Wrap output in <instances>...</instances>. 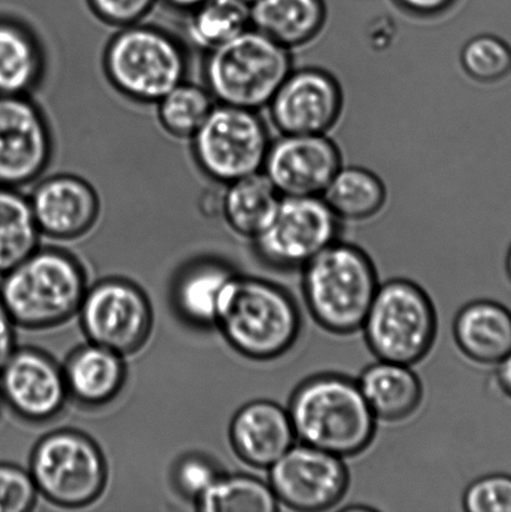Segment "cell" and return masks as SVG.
<instances>
[{"label":"cell","mask_w":511,"mask_h":512,"mask_svg":"<svg viewBox=\"0 0 511 512\" xmlns=\"http://www.w3.org/2000/svg\"><path fill=\"white\" fill-rule=\"evenodd\" d=\"M288 413L297 440L340 458L363 453L377 430L378 419L358 381L343 375L304 381L294 391Z\"/></svg>","instance_id":"obj_1"},{"label":"cell","mask_w":511,"mask_h":512,"mask_svg":"<svg viewBox=\"0 0 511 512\" xmlns=\"http://www.w3.org/2000/svg\"><path fill=\"white\" fill-rule=\"evenodd\" d=\"M215 325L237 353L265 361L293 348L302 329V315L282 286L234 275L223 290Z\"/></svg>","instance_id":"obj_2"},{"label":"cell","mask_w":511,"mask_h":512,"mask_svg":"<svg viewBox=\"0 0 511 512\" xmlns=\"http://www.w3.org/2000/svg\"><path fill=\"white\" fill-rule=\"evenodd\" d=\"M303 270V295L310 315L329 333L362 329L379 283L373 260L357 245L335 240Z\"/></svg>","instance_id":"obj_3"},{"label":"cell","mask_w":511,"mask_h":512,"mask_svg":"<svg viewBox=\"0 0 511 512\" xmlns=\"http://www.w3.org/2000/svg\"><path fill=\"white\" fill-rule=\"evenodd\" d=\"M87 290V276L73 255L37 249L3 275L0 300L15 325L47 329L77 314Z\"/></svg>","instance_id":"obj_4"},{"label":"cell","mask_w":511,"mask_h":512,"mask_svg":"<svg viewBox=\"0 0 511 512\" xmlns=\"http://www.w3.org/2000/svg\"><path fill=\"white\" fill-rule=\"evenodd\" d=\"M208 53L204 77L209 93L232 107L267 108L293 70L292 50L254 28Z\"/></svg>","instance_id":"obj_5"},{"label":"cell","mask_w":511,"mask_h":512,"mask_svg":"<svg viewBox=\"0 0 511 512\" xmlns=\"http://www.w3.org/2000/svg\"><path fill=\"white\" fill-rule=\"evenodd\" d=\"M437 323L428 294L413 281L393 279L379 285L362 329L379 360L412 366L432 349Z\"/></svg>","instance_id":"obj_6"},{"label":"cell","mask_w":511,"mask_h":512,"mask_svg":"<svg viewBox=\"0 0 511 512\" xmlns=\"http://www.w3.org/2000/svg\"><path fill=\"white\" fill-rule=\"evenodd\" d=\"M104 65L114 87L140 103H158L187 74V59L177 40L148 25H130L115 35Z\"/></svg>","instance_id":"obj_7"},{"label":"cell","mask_w":511,"mask_h":512,"mask_svg":"<svg viewBox=\"0 0 511 512\" xmlns=\"http://www.w3.org/2000/svg\"><path fill=\"white\" fill-rule=\"evenodd\" d=\"M38 493L65 509L93 504L103 494L108 466L102 450L88 435L75 430H57L35 445L30 459Z\"/></svg>","instance_id":"obj_8"},{"label":"cell","mask_w":511,"mask_h":512,"mask_svg":"<svg viewBox=\"0 0 511 512\" xmlns=\"http://www.w3.org/2000/svg\"><path fill=\"white\" fill-rule=\"evenodd\" d=\"M272 140L258 110L220 104L194 134V157L209 178L229 184L263 172Z\"/></svg>","instance_id":"obj_9"},{"label":"cell","mask_w":511,"mask_h":512,"mask_svg":"<svg viewBox=\"0 0 511 512\" xmlns=\"http://www.w3.org/2000/svg\"><path fill=\"white\" fill-rule=\"evenodd\" d=\"M342 222L322 197H282L272 220L253 239L255 253L278 270H302L339 239Z\"/></svg>","instance_id":"obj_10"},{"label":"cell","mask_w":511,"mask_h":512,"mask_svg":"<svg viewBox=\"0 0 511 512\" xmlns=\"http://www.w3.org/2000/svg\"><path fill=\"white\" fill-rule=\"evenodd\" d=\"M78 313L90 343L122 356L137 353L152 334V305L129 280L99 281L87 290Z\"/></svg>","instance_id":"obj_11"},{"label":"cell","mask_w":511,"mask_h":512,"mask_svg":"<svg viewBox=\"0 0 511 512\" xmlns=\"http://www.w3.org/2000/svg\"><path fill=\"white\" fill-rule=\"evenodd\" d=\"M269 471V485L278 503L295 511L332 509L349 486L343 458L303 443L294 444Z\"/></svg>","instance_id":"obj_12"},{"label":"cell","mask_w":511,"mask_h":512,"mask_svg":"<svg viewBox=\"0 0 511 512\" xmlns=\"http://www.w3.org/2000/svg\"><path fill=\"white\" fill-rule=\"evenodd\" d=\"M342 84L320 67L294 69L268 104L279 134H328L344 112Z\"/></svg>","instance_id":"obj_13"},{"label":"cell","mask_w":511,"mask_h":512,"mask_svg":"<svg viewBox=\"0 0 511 512\" xmlns=\"http://www.w3.org/2000/svg\"><path fill=\"white\" fill-rule=\"evenodd\" d=\"M343 165L342 150L328 134H280L263 173L282 197H322Z\"/></svg>","instance_id":"obj_14"},{"label":"cell","mask_w":511,"mask_h":512,"mask_svg":"<svg viewBox=\"0 0 511 512\" xmlns=\"http://www.w3.org/2000/svg\"><path fill=\"white\" fill-rule=\"evenodd\" d=\"M52 137L44 115L25 95H0V187H24L47 169Z\"/></svg>","instance_id":"obj_15"},{"label":"cell","mask_w":511,"mask_h":512,"mask_svg":"<svg viewBox=\"0 0 511 512\" xmlns=\"http://www.w3.org/2000/svg\"><path fill=\"white\" fill-rule=\"evenodd\" d=\"M0 398L18 418L45 423L60 414L69 398L64 371L38 349H15L0 371Z\"/></svg>","instance_id":"obj_16"},{"label":"cell","mask_w":511,"mask_h":512,"mask_svg":"<svg viewBox=\"0 0 511 512\" xmlns=\"http://www.w3.org/2000/svg\"><path fill=\"white\" fill-rule=\"evenodd\" d=\"M30 205L40 233L53 239H75L93 228L99 199L87 180L62 174L45 179L34 189Z\"/></svg>","instance_id":"obj_17"},{"label":"cell","mask_w":511,"mask_h":512,"mask_svg":"<svg viewBox=\"0 0 511 512\" xmlns=\"http://www.w3.org/2000/svg\"><path fill=\"white\" fill-rule=\"evenodd\" d=\"M230 443L245 464L269 469L297 440L288 410L269 400L252 401L234 415Z\"/></svg>","instance_id":"obj_18"},{"label":"cell","mask_w":511,"mask_h":512,"mask_svg":"<svg viewBox=\"0 0 511 512\" xmlns=\"http://www.w3.org/2000/svg\"><path fill=\"white\" fill-rule=\"evenodd\" d=\"M63 371L69 398L88 408L109 404L127 379L123 356L93 343L73 351Z\"/></svg>","instance_id":"obj_19"},{"label":"cell","mask_w":511,"mask_h":512,"mask_svg":"<svg viewBox=\"0 0 511 512\" xmlns=\"http://www.w3.org/2000/svg\"><path fill=\"white\" fill-rule=\"evenodd\" d=\"M453 329L459 349L475 363L497 365L511 353V310L497 301L465 305Z\"/></svg>","instance_id":"obj_20"},{"label":"cell","mask_w":511,"mask_h":512,"mask_svg":"<svg viewBox=\"0 0 511 512\" xmlns=\"http://www.w3.org/2000/svg\"><path fill=\"white\" fill-rule=\"evenodd\" d=\"M250 18L252 28L293 52L322 34L328 8L324 0H258Z\"/></svg>","instance_id":"obj_21"},{"label":"cell","mask_w":511,"mask_h":512,"mask_svg":"<svg viewBox=\"0 0 511 512\" xmlns=\"http://www.w3.org/2000/svg\"><path fill=\"white\" fill-rule=\"evenodd\" d=\"M358 384L377 419L403 420L422 403L423 385L410 365L379 360L363 371Z\"/></svg>","instance_id":"obj_22"},{"label":"cell","mask_w":511,"mask_h":512,"mask_svg":"<svg viewBox=\"0 0 511 512\" xmlns=\"http://www.w3.org/2000/svg\"><path fill=\"white\" fill-rule=\"evenodd\" d=\"M235 274L214 260L188 265L173 286V304L180 318L200 326L215 325L223 290Z\"/></svg>","instance_id":"obj_23"},{"label":"cell","mask_w":511,"mask_h":512,"mask_svg":"<svg viewBox=\"0 0 511 512\" xmlns=\"http://www.w3.org/2000/svg\"><path fill=\"white\" fill-rule=\"evenodd\" d=\"M322 198L340 222H364L382 212L388 202V189L373 170L343 165Z\"/></svg>","instance_id":"obj_24"},{"label":"cell","mask_w":511,"mask_h":512,"mask_svg":"<svg viewBox=\"0 0 511 512\" xmlns=\"http://www.w3.org/2000/svg\"><path fill=\"white\" fill-rule=\"evenodd\" d=\"M222 209L233 232L254 239L272 220L282 195L263 172L227 184Z\"/></svg>","instance_id":"obj_25"},{"label":"cell","mask_w":511,"mask_h":512,"mask_svg":"<svg viewBox=\"0 0 511 512\" xmlns=\"http://www.w3.org/2000/svg\"><path fill=\"white\" fill-rule=\"evenodd\" d=\"M43 73V55L34 35L13 19L0 18V95H25Z\"/></svg>","instance_id":"obj_26"},{"label":"cell","mask_w":511,"mask_h":512,"mask_svg":"<svg viewBox=\"0 0 511 512\" xmlns=\"http://www.w3.org/2000/svg\"><path fill=\"white\" fill-rule=\"evenodd\" d=\"M40 234L29 199L17 189L0 187V275L38 249Z\"/></svg>","instance_id":"obj_27"},{"label":"cell","mask_w":511,"mask_h":512,"mask_svg":"<svg viewBox=\"0 0 511 512\" xmlns=\"http://www.w3.org/2000/svg\"><path fill=\"white\" fill-rule=\"evenodd\" d=\"M190 12L189 38L207 52L252 28L250 5L242 0H204Z\"/></svg>","instance_id":"obj_28"},{"label":"cell","mask_w":511,"mask_h":512,"mask_svg":"<svg viewBox=\"0 0 511 512\" xmlns=\"http://www.w3.org/2000/svg\"><path fill=\"white\" fill-rule=\"evenodd\" d=\"M204 512H275L279 503L272 488L249 475L219 476L195 501Z\"/></svg>","instance_id":"obj_29"},{"label":"cell","mask_w":511,"mask_h":512,"mask_svg":"<svg viewBox=\"0 0 511 512\" xmlns=\"http://www.w3.org/2000/svg\"><path fill=\"white\" fill-rule=\"evenodd\" d=\"M213 99L208 89L183 82L159 100V122L173 137L193 138L215 107Z\"/></svg>","instance_id":"obj_30"},{"label":"cell","mask_w":511,"mask_h":512,"mask_svg":"<svg viewBox=\"0 0 511 512\" xmlns=\"http://www.w3.org/2000/svg\"><path fill=\"white\" fill-rule=\"evenodd\" d=\"M460 63L474 82L498 84L511 77V44L499 35L479 34L464 44Z\"/></svg>","instance_id":"obj_31"},{"label":"cell","mask_w":511,"mask_h":512,"mask_svg":"<svg viewBox=\"0 0 511 512\" xmlns=\"http://www.w3.org/2000/svg\"><path fill=\"white\" fill-rule=\"evenodd\" d=\"M463 505L469 512H511V475L490 474L473 481Z\"/></svg>","instance_id":"obj_32"},{"label":"cell","mask_w":511,"mask_h":512,"mask_svg":"<svg viewBox=\"0 0 511 512\" xmlns=\"http://www.w3.org/2000/svg\"><path fill=\"white\" fill-rule=\"evenodd\" d=\"M37 495L30 473L17 465L0 463V512L30 511Z\"/></svg>","instance_id":"obj_33"},{"label":"cell","mask_w":511,"mask_h":512,"mask_svg":"<svg viewBox=\"0 0 511 512\" xmlns=\"http://www.w3.org/2000/svg\"><path fill=\"white\" fill-rule=\"evenodd\" d=\"M219 476L208 459L199 455H188L175 466L174 483L184 498L195 503Z\"/></svg>","instance_id":"obj_34"},{"label":"cell","mask_w":511,"mask_h":512,"mask_svg":"<svg viewBox=\"0 0 511 512\" xmlns=\"http://www.w3.org/2000/svg\"><path fill=\"white\" fill-rule=\"evenodd\" d=\"M103 22L115 27H130L147 17L157 0H88Z\"/></svg>","instance_id":"obj_35"},{"label":"cell","mask_w":511,"mask_h":512,"mask_svg":"<svg viewBox=\"0 0 511 512\" xmlns=\"http://www.w3.org/2000/svg\"><path fill=\"white\" fill-rule=\"evenodd\" d=\"M457 0H394L405 13L417 18H434L448 12Z\"/></svg>","instance_id":"obj_36"},{"label":"cell","mask_w":511,"mask_h":512,"mask_svg":"<svg viewBox=\"0 0 511 512\" xmlns=\"http://www.w3.org/2000/svg\"><path fill=\"white\" fill-rule=\"evenodd\" d=\"M14 326L13 319L10 318L3 301L0 300V371L7 364L14 350L17 349V346H15Z\"/></svg>","instance_id":"obj_37"},{"label":"cell","mask_w":511,"mask_h":512,"mask_svg":"<svg viewBox=\"0 0 511 512\" xmlns=\"http://www.w3.org/2000/svg\"><path fill=\"white\" fill-rule=\"evenodd\" d=\"M495 379L502 393L511 400V353L497 364Z\"/></svg>","instance_id":"obj_38"},{"label":"cell","mask_w":511,"mask_h":512,"mask_svg":"<svg viewBox=\"0 0 511 512\" xmlns=\"http://www.w3.org/2000/svg\"><path fill=\"white\" fill-rule=\"evenodd\" d=\"M165 3L170 5L175 9L179 10H192L200 3L204 2V0H164Z\"/></svg>","instance_id":"obj_39"},{"label":"cell","mask_w":511,"mask_h":512,"mask_svg":"<svg viewBox=\"0 0 511 512\" xmlns=\"http://www.w3.org/2000/svg\"><path fill=\"white\" fill-rule=\"evenodd\" d=\"M505 269H507L508 278L511 281V244L507 254V260H505Z\"/></svg>","instance_id":"obj_40"},{"label":"cell","mask_w":511,"mask_h":512,"mask_svg":"<svg viewBox=\"0 0 511 512\" xmlns=\"http://www.w3.org/2000/svg\"><path fill=\"white\" fill-rule=\"evenodd\" d=\"M242 2L247 3L248 5H250V7H252V5L257 3L258 0H242Z\"/></svg>","instance_id":"obj_41"},{"label":"cell","mask_w":511,"mask_h":512,"mask_svg":"<svg viewBox=\"0 0 511 512\" xmlns=\"http://www.w3.org/2000/svg\"><path fill=\"white\" fill-rule=\"evenodd\" d=\"M0 400H2V398H0Z\"/></svg>","instance_id":"obj_42"}]
</instances>
